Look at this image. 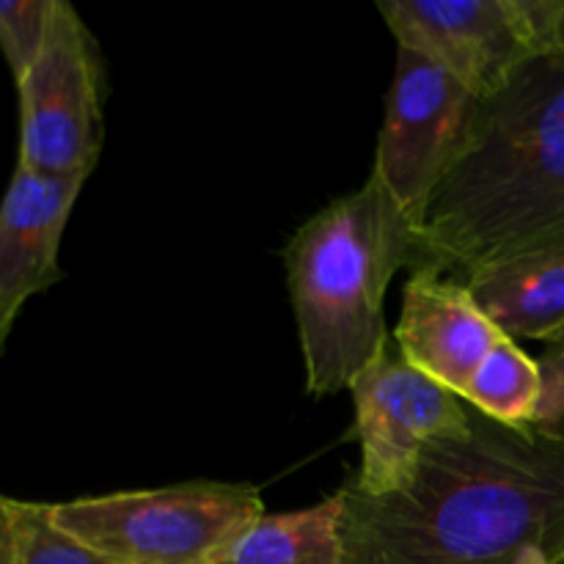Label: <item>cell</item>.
<instances>
[{
  "mask_svg": "<svg viewBox=\"0 0 564 564\" xmlns=\"http://www.w3.org/2000/svg\"><path fill=\"white\" fill-rule=\"evenodd\" d=\"M347 564H560L564 438L474 411L460 438L424 446L405 488L367 496L347 479Z\"/></svg>",
  "mask_w": 564,
  "mask_h": 564,
  "instance_id": "6da1fadb",
  "label": "cell"
},
{
  "mask_svg": "<svg viewBox=\"0 0 564 564\" xmlns=\"http://www.w3.org/2000/svg\"><path fill=\"white\" fill-rule=\"evenodd\" d=\"M564 240V53L538 55L479 99L466 143L413 229V270L468 284Z\"/></svg>",
  "mask_w": 564,
  "mask_h": 564,
  "instance_id": "7a4b0ae2",
  "label": "cell"
},
{
  "mask_svg": "<svg viewBox=\"0 0 564 564\" xmlns=\"http://www.w3.org/2000/svg\"><path fill=\"white\" fill-rule=\"evenodd\" d=\"M411 259L413 224L375 176L292 235L284 270L308 394L350 389L389 345L386 292Z\"/></svg>",
  "mask_w": 564,
  "mask_h": 564,
  "instance_id": "3957f363",
  "label": "cell"
},
{
  "mask_svg": "<svg viewBox=\"0 0 564 564\" xmlns=\"http://www.w3.org/2000/svg\"><path fill=\"white\" fill-rule=\"evenodd\" d=\"M53 521L113 564H213L264 516L248 482L165 485L50 507Z\"/></svg>",
  "mask_w": 564,
  "mask_h": 564,
  "instance_id": "277c9868",
  "label": "cell"
},
{
  "mask_svg": "<svg viewBox=\"0 0 564 564\" xmlns=\"http://www.w3.org/2000/svg\"><path fill=\"white\" fill-rule=\"evenodd\" d=\"M564 0H380L397 47L488 99L538 55L560 53Z\"/></svg>",
  "mask_w": 564,
  "mask_h": 564,
  "instance_id": "5b68a950",
  "label": "cell"
},
{
  "mask_svg": "<svg viewBox=\"0 0 564 564\" xmlns=\"http://www.w3.org/2000/svg\"><path fill=\"white\" fill-rule=\"evenodd\" d=\"M105 94L108 72L97 39L75 6L55 0L42 53L17 83V165L36 174L88 180L102 152Z\"/></svg>",
  "mask_w": 564,
  "mask_h": 564,
  "instance_id": "8992f818",
  "label": "cell"
},
{
  "mask_svg": "<svg viewBox=\"0 0 564 564\" xmlns=\"http://www.w3.org/2000/svg\"><path fill=\"white\" fill-rule=\"evenodd\" d=\"M477 102L479 97L449 72L397 47L372 176L408 215L413 229L460 154Z\"/></svg>",
  "mask_w": 564,
  "mask_h": 564,
  "instance_id": "52a82bcc",
  "label": "cell"
},
{
  "mask_svg": "<svg viewBox=\"0 0 564 564\" xmlns=\"http://www.w3.org/2000/svg\"><path fill=\"white\" fill-rule=\"evenodd\" d=\"M361 468L350 477L361 494L386 496L405 488L424 446L460 438L471 430L474 408L400 356L394 336L350 386Z\"/></svg>",
  "mask_w": 564,
  "mask_h": 564,
  "instance_id": "ba28073f",
  "label": "cell"
},
{
  "mask_svg": "<svg viewBox=\"0 0 564 564\" xmlns=\"http://www.w3.org/2000/svg\"><path fill=\"white\" fill-rule=\"evenodd\" d=\"M505 336L468 284L433 270H413L394 328L397 350L411 367L463 397Z\"/></svg>",
  "mask_w": 564,
  "mask_h": 564,
  "instance_id": "9c48e42d",
  "label": "cell"
},
{
  "mask_svg": "<svg viewBox=\"0 0 564 564\" xmlns=\"http://www.w3.org/2000/svg\"><path fill=\"white\" fill-rule=\"evenodd\" d=\"M86 180L47 176L17 165L0 202V319L17 323L22 306L64 279L61 240Z\"/></svg>",
  "mask_w": 564,
  "mask_h": 564,
  "instance_id": "30bf717a",
  "label": "cell"
},
{
  "mask_svg": "<svg viewBox=\"0 0 564 564\" xmlns=\"http://www.w3.org/2000/svg\"><path fill=\"white\" fill-rule=\"evenodd\" d=\"M468 290L510 339H551L564 328V240L479 270Z\"/></svg>",
  "mask_w": 564,
  "mask_h": 564,
  "instance_id": "8fae6325",
  "label": "cell"
},
{
  "mask_svg": "<svg viewBox=\"0 0 564 564\" xmlns=\"http://www.w3.org/2000/svg\"><path fill=\"white\" fill-rule=\"evenodd\" d=\"M345 496H334L306 510L262 516L213 564H347Z\"/></svg>",
  "mask_w": 564,
  "mask_h": 564,
  "instance_id": "7c38bea8",
  "label": "cell"
},
{
  "mask_svg": "<svg viewBox=\"0 0 564 564\" xmlns=\"http://www.w3.org/2000/svg\"><path fill=\"white\" fill-rule=\"evenodd\" d=\"M540 394H543V378H540L538 358L527 356L516 339L505 336L485 358L460 400L494 422L521 430L532 427Z\"/></svg>",
  "mask_w": 564,
  "mask_h": 564,
  "instance_id": "4fadbf2b",
  "label": "cell"
},
{
  "mask_svg": "<svg viewBox=\"0 0 564 564\" xmlns=\"http://www.w3.org/2000/svg\"><path fill=\"white\" fill-rule=\"evenodd\" d=\"M53 505L9 499L11 564H113L66 534L53 521Z\"/></svg>",
  "mask_w": 564,
  "mask_h": 564,
  "instance_id": "5bb4252c",
  "label": "cell"
},
{
  "mask_svg": "<svg viewBox=\"0 0 564 564\" xmlns=\"http://www.w3.org/2000/svg\"><path fill=\"white\" fill-rule=\"evenodd\" d=\"M55 0H0V53L14 86L31 69L47 39Z\"/></svg>",
  "mask_w": 564,
  "mask_h": 564,
  "instance_id": "9a60e30c",
  "label": "cell"
},
{
  "mask_svg": "<svg viewBox=\"0 0 564 564\" xmlns=\"http://www.w3.org/2000/svg\"><path fill=\"white\" fill-rule=\"evenodd\" d=\"M543 394H540L538 413L532 427L545 435L564 438V328L545 339L543 356L538 358Z\"/></svg>",
  "mask_w": 564,
  "mask_h": 564,
  "instance_id": "2e32d148",
  "label": "cell"
},
{
  "mask_svg": "<svg viewBox=\"0 0 564 564\" xmlns=\"http://www.w3.org/2000/svg\"><path fill=\"white\" fill-rule=\"evenodd\" d=\"M0 564H11V516L6 496H0Z\"/></svg>",
  "mask_w": 564,
  "mask_h": 564,
  "instance_id": "e0dca14e",
  "label": "cell"
},
{
  "mask_svg": "<svg viewBox=\"0 0 564 564\" xmlns=\"http://www.w3.org/2000/svg\"><path fill=\"white\" fill-rule=\"evenodd\" d=\"M11 328H14V323H3V319H0V352H3V347H6V339H9Z\"/></svg>",
  "mask_w": 564,
  "mask_h": 564,
  "instance_id": "ac0fdd59",
  "label": "cell"
},
{
  "mask_svg": "<svg viewBox=\"0 0 564 564\" xmlns=\"http://www.w3.org/2000/svg\"><path fill=\"white\" fill-rule=\"evenodd\" d=\"M560 53H564V3H562V17H560Z\"/></svg>",
  "mask_w": 564,
  "mask_h": 564,
  "instance_id": "d6986e66",
  "label": "cell"
},
{
  "mask_svg": "<svg viewBox=\"0 0 564 564\" xmlns=\"http://www.w3.org/2000/svg\"><path fill=\"white\" fill-rule=\"evenodd\" d=\"M560 564H564V556H562V560H560Z\"/></svg>",
  "mask_w": 564,
  "mask_h": 564,
  "instance_id": "ffe728a7",
  "label": "cell"
}]
</instances>
